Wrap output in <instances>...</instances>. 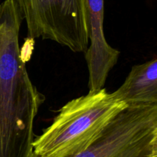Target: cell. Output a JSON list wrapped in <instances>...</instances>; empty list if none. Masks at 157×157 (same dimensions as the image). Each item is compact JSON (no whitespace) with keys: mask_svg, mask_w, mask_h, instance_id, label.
I'll return each instance as SVG.
<instances>
[{"mask_svg":"<svg viewBox=\"0 0 157 157\" xmlns=\"http://www.w3.org/2000/svg\"><path fill=\"white\" fill-rule=\"evenodd\" d=\"M23 21L15 0L0 4V157H29L45 98L32 82L19 47Z\"/></svg>","mask_w":157,"mask_h":157,"instance_id":"1","label":"cell"},{"mask_svg":"<svg viewBox=\"0 0 157 157\" xmlns=\"http://www.w3.org/2000/svg\"><path fill=\"white\" fill-rule=\"evenodd\" d=\"M127 106L104 88L89 91L61 107L52 124L32 143L39 157H68L87 150Z\"/></svg>","mask_w":157,"mask_h":157,"instance_id":"2","label":"cell"},{"mask_svg":"<svg viewBox=\"0 0 157 157\" xmlns=\"http://www.w3.org/2000/svg\"><path fill=\"white\" fill-rule=\"evenodd\" d=\"M32 38L51 40L74 52L89 45L86 0H15Z\"/></svg>","mask_w":157,"mask_h":157,"instance_id":"3","label":"cell"},{"mask_svg":"<svg viewBox=\"0 0 157 157\" xmlns=\"http://www.w3.org/2000/svg\"><path fill=\"white\" fill-rule=\"evenodd\" d=\"M68 157H157V104L125 107L90 147Z\"/></svg>","mask_w":157,"mask_h":157,"instance_id":"4","label":"cell"},{"mask_svg":"<svg viewBox=\"0 0 157 157\" xmlns=\"http://www.w3.org/2000/svg\"><path fill=\"white\" fill-rule=\"evenodd\" d=\"M112 98L127 107L157 104V59L134 65Z\"/></svg>","mask_w":157,"mask_h":157,"instance_id":"5","label":"cell"}]
</instances>
